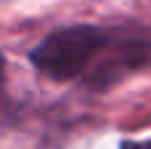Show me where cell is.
<instances>
[{"mask_svg":"<svg viewBox=\"0 0 151 149\" xmlns=\"http://www.w3.org/2000/svg\"><path fill=\"white\" fill-rule=\"evenodd\" d=\"M114 29L93 24H72L42 37L32 51V64L50 80H74L90 72L93 61L104 56Z\"/></svg>","mask_w":151,"mask_h":149,"instance_id":"6da1fadb","label":"cell"},{"mask_svg":"<svg viewBox=\"0 0 151 149\" xmlns=\"http://www.w3.org/2000/svg\"><path fill=\"white\" fill-rule=\"evenodd\" d=\"M104 64L96 67L93 83L98 88H106L130 72H138L143 67H151V29L146 32H122V37L114 32L109 48L104 51Z\"/></svg>","mask_w":151,"mask_h":149,"instance_id":"7a4b0ae2","label":"cell"},{"mask_svg":"<svg viewBox=\"0 0 151 149\" xmlns=\"http://www.w3.org/2000/svg\"><path fill=\"white\" fill-rule=\"evenodd\" d=\"M119 149H151V139H146V141H133V139H125V141L119 144Z\"/></svg>","mask_w":151,"mask_h":149,"instance_id":"3957f363","label":"cell"},{"mask_svg":"<svg viewBox=\"0 0 151 149\" xmlns=\"http://www.w3.org/2000/svg\"><path fill=\"white\" fill-rule=\"evenodd\" d=\"M0 80H3V56H0Z\"/></svg>","mask_w":151,"mask_h":149,"instance_id":"277c9868","label":"cell"}]
</instances>
